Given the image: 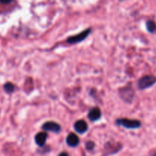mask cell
Masks as SVG:
<instances>
[{
	"mask_svg": "<svg viewBox=\"0 0 156 156\" xmlns=\"http://www.w3.org/2000/svg\"><path fill=\"white\" fill-rule=\"evenodd\" d=\"M116 124L124 126L127 129H137L140 127L141 122L136 119H119L116 120Z\"/></svg>",
	"mask_w": 156,
	"mask_h": 156,
	"instance_id": "1",
	"label": "cell"
},
{
	"mask_svg": "<svg viewBox=\"0 0 156 156\" xmlns=\"http://www.w3.org/2000/svg\"><path fill=\"white\" fill-rule=\"evenodd\" d=\"M156 79L153 76H145L141 78L140 80H139L138 84H139V87L140 89L144 90L154 85Z\"/></svg>",
	"mask_w": 156,
	"mask_h": 156,
	"instance_id": "2",
	"label": "cell"
},
{
	"mask_svg": "<svg viewBox=\"0 0 156 156\" xmlns=\"http://www.w3.org/2000/svg\"><path fill=\"white\" fill-rule=\"evenodd\" d=\"M91 31V30L87 29L86 31H83V32L80 33V34H76V35L73 36V37H70L69 38H67V42L69 43V44H76V43L80 42L83 40H84L88 36V34H90V32Z\"/></svg>",
	"mask_w": 156,
	"mask_h": 156,
	"instance_id": "3",
	"label": "cell"
},
{
	"mask_svg": "<svg viewBox=\"0 0 156 156\" xmlns=\"http://www.w3.org/2000/svg\"><path fill=\"white\" fill-rule=\"evenodd\" d=\"M42 129L46 131H50L52 133H59L61 131V126L55 122H47L43 125Z\"/></svg>",
	"mask_w": 156,
	"mask_h": 156,
	"instance_id": "4",
	"label": "cell"
},
{
	"mask_svg": "<svg viewBox=\"0 0 156 156\" xmlns=\"http://www.w3.org/2000/svg\"><path fill=\"white\" fill-rule=\"evenodd\" d=\"M87 124L83 120H78L74 124V129L78 133L83 134V133H86L87 130Z\"/></svg>",
	"mask_w": 156,
	"mask_h": 156,
	"instance_id": "5",
	"label": "cell"
},
{
	"mask_svg": "<svg viewBox=\"0 0 156 156\" xmlns=\"http://www.w3.org/2000/svg\"><path fill=\"white\" fill-rule=\"evenodd\" d=\"M100 116H101V112H100V109L97 107L93 108L89 112V114H88V118L93 122L98 120Z\"/></svg>",
	"mask_w": 156,
	"mask_h": 156,
	"instance_id": "6",
	"label": "cell"
},
{
	"mask_svg": "<svg viewBox=\"0 0 156 156\" xmlns=\"http://www.w3.org/2000/svg\"><path fill=\"white\" fill-rule=\"evenodd\" d=\"M80 140H79V138L77 137L76 135H75L74 133H70L69 134V136L67 138V143L68 144L69 146L70 147H76V145L79 144Z\"/></svg>",
	"mask_w": 156,
	"mask_h": 156,
	"instance_id": "7",
	"label": "cell"
},
{
	"mask_svg": "<svg viewBox=\"0 0 156 156\" xmlns=\"http://www.w3.org/2000/svg\"><path fill=\"white\" fill-rule=\"evenodd\" d=\"M48 135L45 133H38L35 136V142L39 146H43L45 144Z\"/></svg>",
	"mask_w": 156,
	"mask_h": 156,
	"instance_id": "8",
	"label": "cell"
},
{
	"mask_svg": "<svg viewBox=\"0 0 156 156\" xmlns=\"http://www.w3.org/2000/svg\"><path fill=\"white\" fill-rule=\"evenodd\" d=\"M4 90H5V91L7 93V94H12V93L14 92L15 90L14 84L8 82V83H6L5 85H4Z\"/></svg>",
	"mask_w": 156,
	"mask_h": 156,
	"instance_id": "9",
	"label": "cell"
},
{
	"mask_svg": "<svg viewBox=\"0 0 156 156\" xmlns=\"http://www.w3.org/2000/svg\"><path fill=\"white\" fill-rule=\"evenodd\" d=\"M146 27L147 29H148V31L149 32H154L156 30V25L152 21H148V22H147Z\"/></svg>",
	"mask_w": 156,
	"mask_h": 156,
	"instance_id": "10",
	"label": "cell"
},
{
	"mask_svg": "<svg viewBox=\"0 0 156 156\" xmlns=\"http://www.w3.org/2000/svg\"><path fill=\"white\" fill-rule=\"evenodd\" d=\"M86 147H87V148L88 150L93 149V148H94V143L93 142H88L87 143Z\"/></svg>",
	"mask_w": 156,
	"mask_h": 156,
	"instance_id": "11",
	"label": "cell"
},
{
	"mask_svg": "<svg viewBox=\"0 0 156 156\" xmlns=\"http://www.w3.org/2000/svg\"><path fill=\"white\" fill-rule=\"evenodd\" d=\"M12 0H0V3L2 4H9L12 2Z\"/></svg>",
	"mask_w": 156,
	"mask_h": 156,
	"instance_id": "12",
	"label": "cell"
},
{
	"mask_svg": "<svg viewBox=\"0 0 156 156\" xmlns=\"http://www.w3.org/2000/svg\"><path fill=\"white\" fill-rule=\"evenodd\" d=\"M58 156H68V154L66 152H62V153H61V154H60Z\"/></svg>",
	"mask_w": 156,
	"mask_h": 156,
	"instance_id": "13",
	"label": "cell"
}]
</instances>
